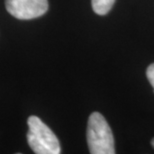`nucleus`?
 <instances>
[{
    "mask_svg": "<svg viewBox=\"0 0 154 154\" xmlns=\"http://www.w3.org/2000/svg\"><path fill=\"white\" fill-rule=\"evenodd\" d=\"M115 0H91L93 11L98 15H105L111 10Z\"/></svg>",
    "mask_w": 154,
    "mask_h": 154,
    "instance_id": "4",
    "label": "nucleus"
},
{
    "mask_svg": "<svg viewBox=\"0 0 154 154\" xmlns=\"http://www.w3.org/2000/svg\"><path fill=\"white\" fill-rule=\"evenodd\" d=\"M6 10L17 19L29 20L42 16L48 10L47 0H5Z\"/></svg>",
    "mask_w": 154,
    "mask_h": 154,
    "instance_id": "3",
    "label": "nucleus"
},
{
    "mask_svg": "<svg viewBox=\"0 0 154 154\" xmlns=\"http://www.w3.org/2000/svg\"><path fill=\"white\" fill-rule=\"evenodd\" d=\"M146 76L148 78V81L150 82V84L152 85V87L154 89V63L150 64L148 66V68L146 70Z\"/></svg>",
    "mask_w": 154,
    "mask_h": 154,
    "instance_id": "5",
    "label": "nucleus"
},
{
    "mask_svg": "<svg viewBox=\"0 0 154 154\" xmlns=\"http://www.w3.org/2000/svg\"><path fill=\"white\" fill-rule=\"evenodd\" d=\"M87 143L92 154H114V137L111 128L99 112H93L88 118Z\"/></svg>",
    "mask_w": 154,
    "mask_h": 154,
    "instance_id": "1",
    "label": "nucleus"
},
{
    "mask_svg": "<svg viewBox=\"0 0 154 154\" xmlns=\"http://www.w3.org/2000/svg\"><path fill=\"white\" fill-rule=\"evenodd\" d=\"M151 144H152V146H153V148H154V138L151 140Z\"/></svg>",
    "mask_w": 154,
    "mask_h": 154,
    "instance_id": "6",
    "label": "nucleus"
},
{
    "mask_svg": "<svg viewBox=\"0 0 154 154\" xmlns=\"http://www.w3.org/2000/svg\"><path fill=\"white\" fill-rule=\"evenodd\" d=\"M29 130L27 142L36 154H59L60 144L54 132L37 116H30L27 120Z\"/></svg>",
    "mask_w": 154,
    "mask_h": 154,
    "instance_id": "2",
    "label": "nucleus"
}]
</instances>
